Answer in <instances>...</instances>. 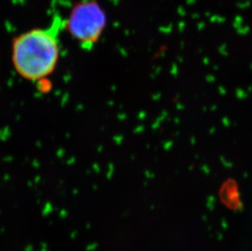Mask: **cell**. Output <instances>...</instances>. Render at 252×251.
I'll use <instances>...</instances> for the list:
<instances>
[{
    "label": "cell",
    "instance_id": "2",
    "mask_svg": "<svg viewBox=\"0 0 252 251\" xmlns=\"http://www.w3.org/2000/svg\"><path fill=\"white\" fill-rule=\"evenodd\" d=\"M107 24L105 10L96 0H80L64 20L66 29L84 50H91L102 35Z\"/></svg>",
    "mask_w": 252,
    "mask_h": 251
},
{
    "label": "cell",
    "instance_id": "1",
    "mask_svg": "<svg viewBox=\"0 0 252 251\" xmlns=\"http://www.w3.org/2000/svg\"><path fill=\"white\" fill-rule=\"evenodd\" d=\"M63 30L64 19L57 15L47 27L31 29L16 37L12 61L17 74L36 82L53 73L61 56L60 36Z\"/></svg>",
    "mask_w": 252,
    "mask_h": 251
}]
</instances>
